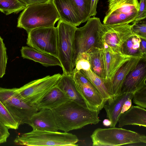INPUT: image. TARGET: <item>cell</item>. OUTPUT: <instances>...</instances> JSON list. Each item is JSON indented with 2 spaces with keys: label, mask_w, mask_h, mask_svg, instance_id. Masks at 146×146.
I'll use <instances>...</instances> for the list:
<instances>
[{
  "label": "cell",
  "mask_w": 146,
  "mask_h": 146,
  "mask_svg": "<svg viewBox=\"0 0 146 146\" xmlns=\"http://www.w3.org/2000/svg\"><path fill=\"white\" fill-rule=\"evenodd\" d=\"M59 130L64 132L82 128L101 121L100 111L91 110L70 101L51 109Z\"/></svg>",
  "instance_id": "1"
},
{
  "label": "cell",
  "mask_w": 146,
  "mask_h": 146,
  "mask_svg": "<svg viewBox=\"0 0 146 146\" xmlns=\"http://www.w3.org/2000/svg\"><path fill=\"white\" fill-rule=\"evenodd\" d=\"M60 19L52 1L26 6L20 14L17 27L27 32L38 28L54 26Z\"/></svg>",
  "instance_id": "2"
},
{
  "label": "cell",
  "mask_w": 146,
  "mask_h": 146,
  "mask_svg": "<svg viewBox=\"0 0 146 146\" xmlns=\"http://www.w3.org/2000/svg\"><path fill=\"white\" fill-rule=\"evenodd\" d=\"M90 137L94 146L146 145L145 135L121 128H98Z\"/></svg>",
  "instance_id": "3"
},
{
  "label": "cell",
  "mask_w": 146,
  "mask_h": 146,
  "mask_svg": "<svg viewBox=\"0 0 146 146\" xmlns=\"http://www.w3.org/2000/svg\"><path fill=\"white\" fill-rule=\"evenodd\" d=\"M79 139L76 135L67 132H60L33 130L18 135L14 142L17 144L29 146H75Z\"/></svg>",
  "instance_id": "4"
},
{
  "label": "cell",
  "mask_w": 146,
  "mask_h": 146,
  "mask_svg": "<svg viewBox=\"0 0 146 146\" xmlns=\"http://www.w3.org/2000/svg\"><path fill=\"white\" fill-rule=\"evenodd\" d=\"M56 27L57 57L61 64L63 74L72 75L75 55L74 35L77 27L60 19Z\"/></svg>",
  "instance_id": "5"
},
{
  "label": "cell",
  "mask_w": 146,
  "mask_h": 146,
  "mask_svg": "<svg viewBox=\"0 0 146 146\" xmlns=\"http://www.w3.org/2000/svg\"><path fill=\"white\" fill-rule=\"evenodd\" d=\"M0 101L19 125L28 124L31 116L39 110L25 102L19 94L18 88L0 87Z\"/></svg>",
  "instance_id": "6"
},
{
  "label": "cell",
  "mask_w": 146,
  "mask_h": 146,
  "mask_svg": "<svg viewBox=\"0 0 146 146\" xmlns=\"http://www.w3.org/2000/svg\"><path fill=\"white\" fill-rule=\"evenodd\" d=\"M102 24L100 19L95 17L90 18L83 26L77 27L74 35L75 61L78 54L88 52L93 47L101 48L100 33Z\"/></svg>",
  "instance_id": "7"
},
{
  "label": "cell",
  "mask_w": 146,
  "mask_h": 146,
  "mask_svg": "<svg viewBox=\"0 0 146 146\" xmlns=\"http://www.w3.org/2000/svg\"><path fill=\"white\" fill-rule=\"evenodd\" d=\"M103 23L105 25L133 23L138 14V0H109Z\"/></svg>",
  "instance_id": "8"
},
{
  "label": "cell",
  "mask_w": 146,
  "mask_h": 146,
  "mask_svg": "<svg viewBox=\"0 0 146 146\" xmlns=\"http://www.w3.org/2000/svg\"><path fill=\"white\" fill-rule=\"evenodd\" d=\"M61 75L58 73L32 81L18 88L19 92L26 102L35 106L38 102L56 85Z\"/></svg>",
  "instance_id": "9"
},
{
  "label": "cell",
  "mask_w": 146,
  "mask_h": 146,
  "mask_svg": "<svg viewBox=\"0 0 146 146\" xmlns=\"http://www.w3.org/2000/svg\"><path fill=\"white\" fill-rule=\"evenodd\" d=\"M27 33V44L28 45L57 57V27L53 26L38 28Z\"/></svg>",
  "instance_id": "10"
},
{
  "label": "cell",
  "mask_w": 146,
  "mask_h": 146,
  "mask_svg": "<svg viewBox=\"0 0 146 146\" xmlns=\"http://www.w3.org/2000/svg\"><path fill=\"white\" fill-rule=\"evenodd\" d=\"M131 24H102L100 36L101 48L109 47L114 51L121 52L123 43L135 35L131 30Z\"/></svg>",
  "instance_id": "11"
},
{
  "label": "cell",
  "mask_w": 146,
  "mask_h": 146,
  "mask_svg": "<svg viewBox=\"0 0 146 146\" xmlns=\"http://www.w3.org/2000/svg\"><path fill=\"white\" fill-rule=\"evenodd\" d=\"M72 75L78 90L88 108L100 111L107 101L90 81L80 71L74 72Z\"/></svg>",
  "instance_id": "12"
},
{
  "label": "cell",
  "mask_w": 146,
  "mask_h": 146,
  "mask_svg": "<svg viewBox=\"0 0 146 146\" xmlns=\"http://www.w3.org/2000/svg\"><path fill=\"white\" fill-rule=\"evenodd\" d=\"M146 58H142L135 67L127 75L123 82L121 93H133L146 84Z\"/></svg>",
  "instance_id": "13"
},
{
  "label": "cell",
  "mask_w": 146,
  "mask_h": 146,
  "mask_svg": "<svg viewBox=\"0 0 146 146\" xmlns=\"http://www.w3.org/2000/svg\"><path fill=\"white\" fill-rule=\"evenodd\" d=\"M28 124L33 130L57 131L58 129L51 110L42 109L31 117Z\"/></svg>",
  "instance_id": "14"
},
{
  "label": "cell",
  "mask_w": 146,
  "mask_h": 146,
  "mask_svg": "<svg viewBox=\"0 0 146 146\" xmlns=\"http://www.w3.org/2000/svg\"><path fill=\"white\" fill-rule=\"evenodd\" d=\"M104 49L106 54V79L110 82L111 86V82L120 68L127 61L135 57L125 55L121 52L114 51L109 47Z\"/></svg>",
  "instance_id": "15"
},
{
  "label": "cell",
  "mask_w": 146,
  "mask_h": 146,
  "mask_svg": "<svg viewBox=\"0 0 146 146\" xmlns=\"http://www.w3.org/2000/svg\"><path fill=\"white\" fill-rule=\"evenodd\" d=\"M135 57L125 63L117 71L111 83V91L113 99L121 92L123 84L128 74L136 66L141 58Z\"/></svg>",
  "instance_id": "16"
},
{
  "label": "cell",
  "mask_w": 146,
  "mask_h": 146,
  "mask_svg": "<svg viewBox=\"0 0 146 146\" xmlns=\"http://www.w3.org/2000/svg\"><path fill=\"white\" fill-rule=\"evenodd\" d=\"M21 51L22 56L24 58L33 60L46 67L57 66L62 68V65L59 59L54 55L30 46H23Z\"/></svg>",
  "instance_id": "17"
},
{
  "label": "cell",
  "mask_w": 146,
  "mask_h": 146,
  "mask_svg": "<svg viewBox=\"0 0 146 146\" xmlns=\"http://www.w3.org/2000/svg\"><path fill=\"white\" fill-rule=\"evenodd\" d=\"M133 93L125 92L120 94L113 100H108L104 108L105 109L107 117L111 121L110 127H113L118 122L121 115V112L125 102L128 99L133 98Z\"/></svg>",
  "instance_id": "18"
},
{
  "label": "cell",
  "mask_w": 146,
  "mask_h": 146,
  "mask_svg": "<svg viewBox=\"0 0 146 146\" xmlns=\"http://www.w3.org/2000/svg\"><path fill=\"white\" fill-rule=\"evenodd\" d=\"M70 101L67 95L56 85L38 102L35 107L38 110L52 109Z\"/></svg>",
  "instance_id": "19"
},
{
  "label": "cell",
  "mask_w": 146,
  "mask_h": 146,
  "mask_svg": "<svg viewBox=\"0 0 146 146\" xmlns=\"http://www.w3.org/2000/svg\"><path fill=\"white\" fill-rule=\"evenodd\" d=\"M118 122L120 127L128 125L146 127V110L139 106H131L120 116Z\"/></svg>",
  "instance_id": "20"
},
{
  "label": "cell",
  "mask_w": 146,
  "mask_h": 146,
  "mask_svg": "<svg viewBox=\"0 0 146 146\" xmlns=\"http://www.w3.org/2000/svg\"><path fill=\"white\" fill-rule=\"evenodd\" d=\"M56 85L67 95L70 101L88 108L78 90L73 75L63 73Z\"/></svg>",
  "instance_id": "21"
},
{
  "label": "cell",
  "mask_w": 146,
  "mask_h": 146,
  "mask_svg": "<svg viewBox=\"0 0 146 146\" xmlns=\"http://www.w3.org/2000/svg\"><path fill=\"white\" fill-rule=\"evenodd\" d=\"M90 70L96 74L104 79L106 78V54L105 49L93 47L88 52Z\"/></svg>",
  "instance_id": "22"
},
{
  "label": "cell",
  "mask_w": 146,
  "mask_h": 146,
  "mask_svg": "<svg viewBox=\"0 0 146 146\" xmlns=\"http://www.w3.org/2000/svg\"><path fill=\"white\" fill-rule=\"evenodd\" d=\"M79 71L96 87L105 100L107 101L113 100L110 83L106 79L98 76L90 69L88 70H81Z\"/></svg>",
  "instance_id": "23"
},
{
  "label": "cell",
  "mask_w": 146,
  "mask_h": 146,
  "mask_svg": "<svg viewBox=\"0 0 146 146\" xmlns=\"http://www.w3.org/2000/svg\"><path fill=\"white\" fill-rule=\"evenodd\" d=\"M70 6L81 24L90 17L91 0H65Z\"/></svg>",
  "instance_id": "24"
},
{
  "label": "cell",
  "mask_w": 146,
  "mask_h": 146,
  "mask_svg": "<svg viewBox=\"0 0 146 146\" xmlns=\"http://www.w3.org/2000/svg\"><path fill=\"white\" fill-rule=\"evenodd\" d=\"M52 1L60 19L76 27L80 24L72 9L65 0H52Z\"/></svg>",
  "instance_id": "25"
},
{
  "label": "cell",
  "mask_w": 146,
  "mask_h": 146,
  "mask_svg": "<svg viewBox=\"0 0 146 146\" xmlns=\"http://www.w3.org/2000/svg\"><path fill=\"white\" fill-rule=\"evenodd\" d=\"M140 38L133 35L127 40L121 48V52L125 55L134 57H144L141 51L140 44Z\"/></svg>",
  "instance_id": "26"
},
{
  "label": "cell",
  "mask_w": 146,
  "mask_h": 146,
  "mask_svg": "<svg viewBox=\"0 0 146 146\" xmlns=\"http://www.w3.org/2000/svg\"><path fill=\"white\" fill-rule=\"evenodd\" d=\"M26 7L18 0H0V11L6 15L17 13Z\"/></svg>",
  "instance_id": "27"
},
{
  "label": "cell",
  "mask_w": 146,
  "mask_h": 146,
  "mask_svg": "<svg viewBox=\"0 0 146 146\" xmlns=\"http://www.w3.org/2000/svg\"><path fill=\"white\" fill-rule=\"evenodd\" d=\"M0 120L9 129L16 130L19 126L0 101Z\"/></svg>",
  "instance_id": "28"
},
{
  "label": "cell",
  "mask_w": 146,
  "mask_h": 146,
  "mask_svg": "<svg viewBox=\"0 0 146 146\" xmlns=\"http://www.w3.org/2000/svg\"><path fill=\"white\" fill-rule=\"evenodd\" d=\"M73 73L81 70H90V66L89 53L86 52L78 54L75 59Z\"/></svg>",
  "instance_id": "29"
},
{
  "label": "cell",
  "mask_w": 146,
  "mask_h": 146,
  "mask_svg": "<svg viewBox=\"0 0 146 146\" xmlns=\"http://www.w3.org/2000/svg\"><path fill=\"white\" fill-rule=\"evenodd\" d=\"M133 102L144 108H146V84L139 87L133 93Z\"/></svg>",
  "instance_id": "30"
},
{
  "label": "cell",
  "mask_w": 146,
  "mask_h": 146,
  "mask_svg": "<svg viewBox=\"0 0 146 146\" xmlns=\"http://www.w3.org/2000/svg\"><path fill=\"white\" fill-rule=\"evenodd\" d=\"M7 59L6 48L3 39L0 36V78L5 74Z\"/></svg>",
  "instance_id": "31"
},
{
  "label": "cell",
  "mask_w": 146,
  "mask_h": 146,
  "mask_svg": "<svg viewBox=\"0 0 146 146\" xmlns=\"http://www.w3.org/2000/svg\"><path fill=\"white\" fill-rule=\"evenodd\" d=\"M131 30L135 36L146 39V21L145 19L131 24Z\"/></svg>",
  "instance_id": "32"
},
{
  "label": "cell",
  "mask_w": 146,
  "mask_h": 146,
  "mask_svg": "<svg viewBox=\"0 0 146 146\" xmlns=\"http://www.w3.org/2000/svg\"><path fill=\"white\" fill-rule=\"evenodd\" d=\"M146 0H140L139 3V9L138 14L133 23L136 22L146 19Z\"/></svg>",
  "instance_id": "33"
},
{
  "label": "cell",
  "mask_w": 146,
  "mask_h": 146,
  "mask_svg": "<svg viewBox=\"0 0 146 146\" xmlns=\"http://www.w3.org/2000/svg\"><path fill=\"white\" fill-rule=\"evenodd\" d=\"M9 129L0 120V144L6 142L10 135Z\"/></svg>",
  "instance_id": "34"
},
{
  "label": "cell",
  "mask_w": 146,
  "mask_h": 146,
  "mask_svg": "<svg viewBox=\"0 0 146 146\" xmlns=\"http://www.w3.org/2000/svg\"><path fill=\"white\" fill-rule=\"evenodd\" d=\"M26 6L31 5L46 3L52 1V0H18Z\"/></svg>",
  "instance_id": "35"
},
{
  "label": "cell",
  "mask_w": 146,
  "mask_h": 146,
  "mask_svg": "<svg viewBox=\"0 0 146 146\" xmlns=\"http://www.w3.org/2000/svg\"><path fill=\"white\" fill-rule=\"evenodd\" d=\"M99 0H91L90 16L95 17L97 13L96 9Z\"/></svg>",
  "instance_id": "36"
},
{
  "label": "cell",
  "mask_w": 146,
  "mask_h": 146,
  "mask_svg": "<svg viewBox=\"0 0 146 146\" xmlns=\"http://www.w3.org/2000/svg\"><path fill=\"white\" fill-rule=\"evenodd\" d=\"M141 38V41L140 44V47L141 51L143 56L146 58V39L143 38Z\"/></svg>",
  "instance_id": "37"
},
{
  "label": "cell",
  "mask_w": 146,
  "mask_h": 146,
  "mask_svg": "<svg viewBox=\"0 0 146 146\" xmlns=\"http://www.w3.org/2000/svg\"><path fill=\"white\" fill-rule=\"evenodd\" d=\"M132 99V98H129L125 102L121 111V115L127 110L131 107Z\"/></svg>",
  "instance_id": "38"
},
{
  "label": "cell",
  "mask_w": 146,
  "mask_h": 146,
  "mask_svg": "<svg viewBox=\"0 0 146 146\" xmlns=\"http://www.w3.org/2000/svg\"><path fill=\"white\" fill-rule=\"evenodd\" d=\"M103 124L106 126H110L111 124V121L109 119H105L103 121Z\"/></svg>",
  "instance_id": "39"
}]
</instances>
